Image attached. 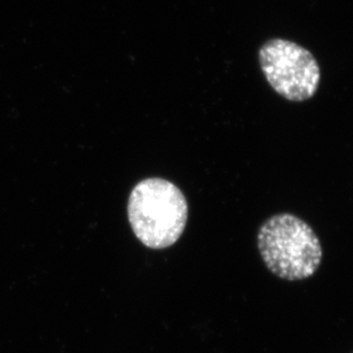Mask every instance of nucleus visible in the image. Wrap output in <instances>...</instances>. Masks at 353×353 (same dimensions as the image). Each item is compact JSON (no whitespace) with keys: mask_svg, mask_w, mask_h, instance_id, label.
Segmentation results:
<instances>
[{"mask_svg":"<svg viewBox=\"0 0 353 353\" xmlns=\"http://www.w3.org/2000/svg\"><path fill=\"white\" fill-rule=\"evenodd\" d=\"M128 216L133 233L143 245L164 249L174 245L183 234L188 205L174 183L148 178L137 183L130 194Z\"/></svg>","mask_w":353,"mask_h":353,"instance_id":"nucleus-1","label":"nucleus"},{"mask_svg":"<svg viewBox=\"0 0 353 353\" xmlns=\"http://www.w3.org/2000/svg\"><path fill=\"white\" fill-rule=\"evenodd\" d=\"M257 245L268 271L288 281L312 276L323 261V248L316 232L294 214L268 218L259 228Z\"/></svg>","mask_w":353,"mask_h":353,"instance_id":"nucleus-2","label":"nucleus"},{"mask_svg":"<svg viewBox=\"0 0 353 353\" xmlns=\"http://www.w3.org/2000/svg\"><path fill=\"white\" fill-rule=\"evenodd\" d=\"M259 63L268 84L289 101L309 100L319 88V63L296 43L281 38L266 41L259 50Z\"/></svg>","mask_w":353,"mask_h":353,"instance_id":"nucleus-3","label":"nucleus"}]
</instances>
